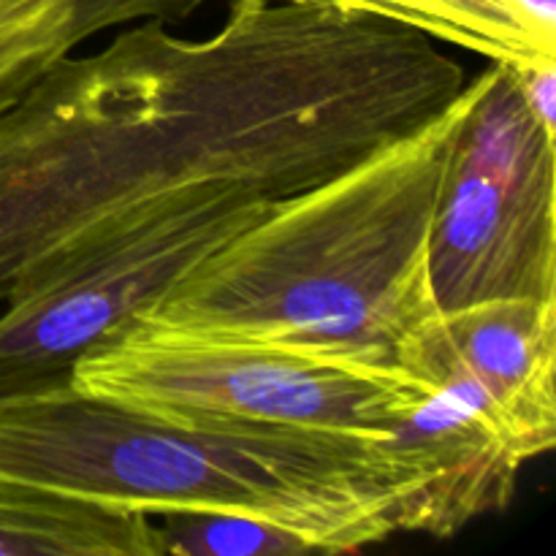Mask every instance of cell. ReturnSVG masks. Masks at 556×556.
<instances>
[{
	"label": "cell",
	"mask_w": 556,
	"mask_h": 556,
	"mask_svg": "<svg viewBox=\"0 0 556 556\" xmlns=\"http://www.w3.org/2000/svg\"><path fill=\"white\" fill-rule=\"evenodd\" d=\"M465 85L427 33L331 5L231 0L204 38L125 25L0 112V304L199 190L315 188Z\"/></svg>",
	"instance_id": "6da1fadb"
},
{
	"label": "cell",
	"mask_w": 556,
	"mask_h": 556,
	"mask_svg": "<svg viewBox=\"0 0 556 556\" xmlns=\"http://www.w3.org/2000/svg\"><path fill=\"white\" fill-rule=\"evenodd\" d=\"M476 90L478 81H467L416 130L275 201L139 318L402 369L413 340L443 313L429 275V239Z\"/></svg>",
	"instance_id": "7a4b0ae2"
},
{
	"label": "cell",
	"mask_w": 556,
	"mask_h": 556,
	"mask_svg": "<svg viewBox=\"0 0 556 556\" xmlns=\"http://www.w3.org/2000/svg\"><path fill=\"white\" fill-rule=\"evenodd\" d=\"M0 478L141 516L242 514L353 554L400 532L386 440L212 432L92 400L68 380L0 396Z\"/></svg>",
	"instance_id": "3957f363"
},
{
	"label": "cell",
	"mask_w": 556,
	"mask_h": 556,
	"mask_svg": "<svg viewBox=\"0 0 556 556\" xmlns=\"http://www.w3.org/2000/svg\"><path fill=\"white\" fill-rule=\"evenodd\" d=\"M71 386L172 427L386 440L418 380L136 315L76 358Z\"/></svg>",
	"instance_id": "277c9868"
},
{
	"label": "cell",
	"mask_w": 556,
	"mask_h": 556,
	"mask_svg": "<svg viewBox=\"0 0 556 556\" xmlns=\"http://www.w3.org/2000/svg\"><path fill=\"white\" fill-rule=\"evenodd\" d=\"M429 239L440 309L556 299V134L527 106L514 65L478 76Z\"/></svg>",
	"instance_id": "5b68a950"
},
{
	"label": "cell",
	"mask_w": 556,
	"mask_h": 556,
	"mask_svg": "<svg viewBox=\"0 0 556 556\" xmlns=\"http://www.w3.org/2000/svg\"><path fill=\"white\" fill-rule=\"evenodd\" d=\"M271 204L237 188L199 190L11 293L0 315V396L68 380L81 353L144 313Z\"/></svg>",
	"instance_id": "8992f818"
},
{
	"label": "cell",
	"mask_w": 556,
	"mask_h": 556,
	"mask_svg": "<svg viewBox=\"0 0 556 556\" xmlns=\"http://www.w3.org/2000/svg\"><path fill=\"white\" fill-rule=\"evenodd\" d=\"M413 378L416 394L386 438L407 486L400 532L454 538L470 521L508 508L527 456L472 380L448 372Z\"/></svg>",
	"instance_id": "52a82bcc"
},
{
	"label": "cell",
	"mask_w": 556,
	"mask_h": 556,
	"mask_svg": "<svg viewBox=\"0 0 556 556\" xmlns=\"http://www.w3.org/2000/svg\"><path fill=\"white\" fill-rule=\"evenodd\" d=\"M402 369L472 380L527 462L556 445V299H492L440 313L407 348Z\"/></svg>",
	"instance_id": "ba28073f"
},
{
	"label": "cell",
	"mask_w": 556,
	"mask_h": 556,
	"mask_svg": "<svg viewBox=\"0 0 556 556\" xmlns=\"http://www.w3.org/2000/svg\"><path fill=\"white\" fill-rule=\"evenodd\" d=\"M204 0H0V112L87 38L141 20L182 22Z\"/></svg>",
	"instance_id": "9c48e42d"
},
{
	"label": "cell",
	"mask_w": 556,
	"mask_h": 556,
	"mask_svg": "<svg viewBox=\"0 0 556 556\" xmlns=\"http://www.w3.org/2000/svg\"><path fill=\"white\" fill-rule=\"evenodd\" d=\"M0 556H163L152 516L0 478Z\"/></svg>",
	"instance_id": "30bf717a"
},
{
	"label": "cell",
	"mask_w": 556,
	"mask_h": 556,
	"mask_svg": "<svg viewBox=\"0 0 556 556\" xmlns=\"http://www.w3.org/2000/svg\"><path fill=\"white\" fill-rule=\"evenodd\" d=\"M351 14L383 16L427 33L434 41L476 52L514 68L556 60V33L543 30L514 0H282Z\"/></svg>",
	"instance_id": "8fae6325"
},
{
	"label": "cell",
	"mask_w": 556,
	"mask_h": 556,
	"mask_svg": "<svg viewBox=\"0 0 556 556\" xmlns=\"http://www.w3.org/2000/svg\"><path fill=\"white\" fill-rule=\"evenodd\" d=\"M163 554L179 556H302L318 548L299 532L242 514L157 516Z\"/></svg>",
	"instance_id": "7c38bea8"
},
{
	"label": "cell",
	"mask_w": 556,
	"mask_h": 556,
	"mask_svg": "<svg viewBox=\"0 0 556 556\" xmlns=\"http://www.w3.org/2000/svg\"><path fill=\"white\" fill-rule=\"evenodd\" d=\"M516 76H519L527 106L548 130L556 134V60L532 65V68H516Z\"/></svg>",
	"instance_id": "4fadbf2b"
},
{
	"label": "cell",
	"mask_w": 556,
	"mask_h": 556,
	"mask_svg": "<svg viewBox=\"0 0 556 556\" xmlns=\"http://www.w3.org/2000/svg\"><path fill=\"white\" fill-rule=\"evenodd\" d=\"M514 3L543 30L556 33V0H514Z\"/></svg>",
	"instance_id": "5bb4252c"
}]
</instances>
